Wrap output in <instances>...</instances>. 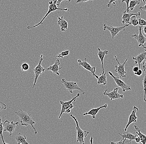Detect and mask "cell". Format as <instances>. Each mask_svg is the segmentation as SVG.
<instances>
[{"instance_id":"6da1fadb","label":"cell","mask_w":146,"mask_h":144,"mask_svg":"<svg viewBox=\"0 0 146 144\" xmlns=\"http://www.w3.org/2000/svg\"><path fill=\"white\" fill-rule=\"evenodd\" d=\"M14 112L20 118L22 126H27L28 125H30L34 130L35 134H37V132L33 126L34 124H35V122L32 119L31 115L27 113V112L23 111L22 109H20L17 112L14 111Z\"/></svg>"},{"instance_id":"7a4b0ae2","label":"cell","mask_w":146,"mask_h":144,"mask_svg":"<svg viewBox=\"0 0 146 144\" xmlns=\"http://www.w3.org/2000/svg\"><path fill=\"white\" fill-rule=\"evenodd\" d=\"M56 1L57 0H53V1H50L49 2V9L47 12L46 13V14H45V16L41 20V21L38 24L35 25L33 26H28L27 27V29H30L31 28H36L39 25H40L43 23L44 20L46 19V17L48 16V15L50 14L52 12H54L55 11H57V10H60V11H69V9L68 8H65V9H61V8H58L57 7V5H56Z\"/></svg>"},{"instance_id":"3957f363","label":"cell","mask_w":146,"mask_h":144,"mask_svg":"<svg viewBox=\"0 0 146 144\" xmlns=\"http://www.w3.org/2000/svg\"><path fill=\"white\" fill-rule=\"evenodd\" d=\"M71 117L74 119L76 124V133H77V139L76 141L80 144H84V138L89 134V132L87 131H84L81 129L79 126L78 121L75 116L73 115H70Z\"/></svg>"},{"instance_id":"277c9868","label":"cell","mask_w":146,"mask_h":144,"mask_svg":"<svg viewBox=\"0 0 146 144\" xmlns=\"http://www.w3.org/2000/svg\"><path fill=\"white\" fill-rule=\"evenodd\" d=\"M61 82L63 84V86L61 88H59L58 91H60L62 88L64 87L66 88L68 93L73 94V91L75 90H78L82 92L83 94H84L85 92L83 90L79 87L78 84L76 82H68L65 79H62Z\"/></svg>"},{"instance_id":"5b68a950","label":"cell","mask_w":146,"mask_h":144,"mask_svg":"<svg viewBox=\"0 0 146 144\" xmlns=\"http://www.w3.org/2000/svg\"><path fill=\"white\" fill-rule=\"evenodd\" d=\"M129 25V24H126L124 26H121V27H113L112 25L108 26L106 24H104V31L108 30L111 33L112 40H114L115 37L119 33L122 31H125V28L128 27Z\"/></svg>"},{"instance_id":"8992f818","label":"cell","mask_w":146,"mask_h":144,"mask_svg":"<svg viewBox=\"0 0 146 144\" xmlns=\"http://www.w3.org/2000/svg\"><path fill=\"white\" fill-rule=\"evenodd\" d=\"M80 94L79 93H78L76 96L73 97L72 99L68 102H64L63 101H60V104L62 105V108H61V112H60V115L58 117L59 119L61 118V116L64 113H65V111L66 109L70 108V109H72L74 107V106L73 105L72 103L73 102H75L76 101V98L80 97Z\"/></svg>"},{"instance_id":"52a82bcc","label":"cell","mask_w":146,"mask_h":144,"mask_svg":"<svg viewBox=\"0 0 146 144\" xmlns=\"http://www.w3.org/2000/svg\"><path fill=\"white\" fill-rule=\"evenodd\" d=\"M43 55H41L40 57V60L39 61V63L37 64V66L33 70L34 72L35 73V80L34 82L33 85V88H34L35 86L36 85V82L37 81L38 77L40 75L42 74V73L44 72H45V69L42 66V62L43 61Z\"/></svg>"},{"instance_id":"ba28073f","label":"cell","mask_w":146,"mask_h":144,"mask_svg":"<svg viewBox=\"0 0 146 144\" xmlns=\"http://www.w3.org/2000/svg\"><path fill=\"white\" fill-rule=\"evenodd\" d=\"M114 57L118 64V65L115 66V72L118 73L119 75L118 77L119 78H124L126 77V76L125 74H126V72L125 69V65L128 60V59H127L125 60L124 63L121 64L119 62L118 59L116 55L114 56Z\"/></svg>"},{"instance_id":"9c48e42d","label":"cell","mask_w":146,"mask_h":144,"mask_svg":"<svg viewBox=\"0 0 146 144\" xmlns=\"http://www.w3.org/2000/svg\"><path fill=\"white\" fill-rule=\"evenodd\" d=\"M77 62H78V65L81 66L82 67H84L85 69L91 72L93 76H94L97 79H98V76L96 74V67L95 66H92L88 63V60L86 58L84 59V61H82L80 59H78L77 60Z\"/></svg>"},{"instance_id":"30bf717a","label":"cell","mask_w":146,"mask_h":144,"mask_svg":"<svg viewBox=\"0 0 146 144\" xmlns=\"http://www.w3.org/2000/svg\"><path fill=\"white\" fill-rule=\"evenodd\" d=\"M108 73L114 79L116 84L119 87H120V88H122L123 92H125L126 91L131 90V88L130 86L128 85L125 83L123 80L120 79V78H119L117 76H115L110 71H109Z\"/></svg>"},{"instance_id":"8fae6325","label":"cell","mask_w":146,"mask_h":144,"mask_svg":"<svg viewBox=\"0 0 146 144\" xmlns=\"http://www.w3.org/2000/svg\"><path fill=\"white\" fill-rule=\"evenodd\" d=\"M142 28L143 27L139 26V33H138V30H137L136 34L130 36V37H134L137 40L139 47L143 46L146 42V37L144 36L142 33Z\"/></svg>"},{"instance_id":"7c38bea8","label":"cell","mask_w":146,"mask_h":144,"mask_svg":"<svg viewBox=\"0 0 146 144\" xmlns=\"http://www.w3.org/2000/svg\"><path fill=\"white\" fill-rule=\"evenodd\" d=\"M19 122H17L14 123L13 121L10 122L8 120L5 121L3 123V131L8 132L9 133V136H11L12 135L15 130V127L18 126Z\"/></svg>"},{"instance_id":"4fadbf2b","label":"cell","mask_w":146,"mask_h":144,"mask_svg":"<svg viewBox=\"0 0 146 144\" xmlns=\"http://www.w3.org/2000/svg\"><path fill=\"white\" fill-rule=\"evenodd\" d=\"M119 88H114L113 90L111 92H108V89L105 90L104 92V95L106 96L111 100H117L119 98H123L124 97V95L121 94H119L118 92Z\"/></svg>"},{"instance_id":"5bb4252c","label":"cell","mask_w":146,"mask_h":144,"mask_svg":"<svg viewBox=\"0 0 146 144\" xmlns=\"http://www.w3.org/2000/svg\"><path fill=\"white\" fill-rule=\"evenodd\" d=\"M139 111V109L137 106H134L133 107V110H132L131 114L130 115L129 117L127 124L126 125L124 131H127L128 127L131 123H136L137 122V120L138 119V117L137 116L136 113L137 112Z\"/></svg>"},{"instance_id":"9a60e30c","label":"cell","mask_w":146,"mask_h":144,"mask_svg":"<svg viewBox=\"0 0 146 144\" xmlns=\"http://www.w3.org/2000/svg\"><path fill=\"white\" fill-rule=\"evenodd\" d=\"M133 15L139 17L141 15V13L139 12L136 13H123L122 16V23L129 24L130 23V18Z\"/></svg>"},{"instance_id":"2e32d148","label":"cell","mask_w":146,"mask_h":144,"mask_svg":"<svg viewBox=\"0 0 146 144\" xmlns=\"http://www.w3.org/2000/svg\"><path fill=\"white\" fill-rule=\"evenodd\" d=\"M132 60H134L136 64H138L139 69L141 67V62L146 59V50L143 52L139 54L136 56H132Z\"/></svg>"},{"instance_id":"e0dca14e","label":"cell","mask_w":146,"mask_h":144,"mask_svg":"<svg viewBox=\"0 0 146 144\" xmlns=\"http://www.w3.org/2000/svg\"><path fill=\"white\" fill-rule=\"evenodd\" d=\"M118 134L124 139V142L125 143V141H126L127 139H129V141L128 142V143L131 144L132 143V140H135V139L136 137H137V135H134L131 133H129L128 131H124V133L123 134L118 133Z\"/></svg>"},{"instance_id":"ac0fdd59","label":"cell","mask_w":146,"mask_h":144,"mask_svg":"<svg viewBox=\"0 0 146 144\" xmlns=\"http://www.w3.org/2000/svg\"><path fill=\"white\" fill-rule=\"evenodd\" d=\"M60 64V61L58 59L56 60L54 64L50 66L47 69V70H50L52 71L53 73L56 74L57 75H60V74L59 73V71L62 68V67H60L59 65Z\"/></svg>"},{"instance_id":"d6986e66","label":"cell","mask_w":146,"mask_h":144,"mask_svg":"<svg viewBox=\"0 0 146 144\" xmlns=\"http://www.w3.org/2000/svg\"><path fill=\"white\" fill-rule=\"evenodd\" d=\"M107 107V104H105L104 105L100 106V107L96 108H93V109L83 114V115H84V116L87 115H92V118H93V119H95V118H96V115L98 113V112H99V111H100V109L103 108H106Z\"/></svg>"},{"instance_id":"ffe728a7","label":"cell","mask_w":146,"mask_h":144,"mask_svg":"<svg viewBox=\"0 0 146 144\" xmlns=\"http://www.w3.org/2000/svg\"><path fill=\"white\" fill-rule=\"evenodd\" d=\"M58 25L60 28L61 31L65 32L68 29V23L64 19L63 16L61 17L57 16Z\"/></svg>"},{"instance_id":"44dd1931","label":"cell","mask_w":146,"mask_h":144,"mask_svg":"<svg viewBox=\"0 0 146 144\" xmlns=\"http://www.w3.org/2000/svg\"><path fill=\"white\" fill-rule=\"evenodd\" d=\"M98 57H99V59L100 61H101V66H102V74H104V57L106 55H107L108 54V50L103 51L102 50H100V48H98Z\"/></svg>"},{"instance_id":"7402d4cb","label":"cell","mask_w":146,"mask_h":144,"mask_svg":"<svg viewBox=\"0 0 146 144\" xmlns=\"http://www.w3.org/2000/svg\"><path fill=\"white\" fill-rule=\"evenodd\" d=\"M15 140L18 144H29L26 140V137L25 134L19 133L15 137Z\"/></svg>"},{"instance_id":"603a6c76","label":"cell","mask_w":146,"mask_h":144,"mask_svg":"<svg viewBox=\"0 0 146 144\" xmlns=\"http://www.w3.org/2000/svg\"><path fill=\"white\" fill-rule=\"evenodd\" d=\"M134 127L135 129L137 130V132H136L138 136L141 139V143L142 144H146V135L143 134V133L141 132V130L139 129L138 127L136 125L134 126Z\"/></svg>"},{"instance_id":"cb8c5ba5","label":"cell","mask_w":146,"mask_h":144,"mask_svg":"<svg viewBox=\"0 0 146 144\" xmlns=\"http://www.w3.org/2000/svg\"><path fill=\"white\" fill-rule=\"evenodd\" d=\"M107 83V78L106 73L100 74L98 76L97 84H102L104 85L106 84Z\"/></svg>"},{"instance_id":"d4e9b609","label":"cell","mask_w":146,"mask_h":144,"mask_svg":"<svg viewBox=\"0 0 146 144\" xmlns=\"http://www.w3.org/2000/svg\"><path fill=\"white\" fill-rule=\"evenodd\" d=\"M141 2V0H131L129 2V10L130 9L131 11H133L136 5H139Z\"/></svg>"},{"instance_id":"484cf974","label":"cell","mask_w":146,"mask_h":144,"mask_svg":"<svg viewBox=\"0 0 146 144\" xmlns=\"http://www.w3.org/2000/svg\"><path fill=\"white\" fill-rule=\"evenodd\" d=\"M137 17L135 15H133L130 18V23H129V25H132L134 26H136L139 25L138 20L137 19Z\"/></svg>"},{"instance_id":"4316f807","label":"cell","mask_w":146,"mask_h":144,"mask_svg":"<svg viewBox=\"0 0 146 144\" xmlns=\"http://www.w3.org/2000/svg\"><path fill=\"white\" fill-rule=\"evenodd\" d=\"M1 117H0V136L1 137L2 140L3 141V144H7L5 142L4 137L3 135V123H2Z\"/></svg>"},{"instance_id":"83f0119b","label":"cell","mask_w":146,"mask_h":144,"mask_svg":"<svg viewBox=\"0 0 146 144\" xmlns=\"http://www.w3.org/2000/svg\"><path fill=\"white\" fill-rule=\"evenodd\" d=\"M69 50H66L64 51H62L61 52L58 53L57 55L56 56V57H58L59 58H63L64 56H67L69 55Z\"/></svg>"},{"instance_id":"f1b7e54d","label":"cell","mask_w":146,"mask_h":144,"mask_svg":"<svg viewBox=\"0 0 146 144\" xmlns=\"http://www.w3.org/2000/svg\"><path fill=\"white\" fill-rule=\"evenodd\" d=\"M145 72V76L142 80V83H143V89L144 91V101L146 102V71Z\"/></svg>"},{"instance_id":"f546056e","label":"cell","mask_w":146,"mask_h":144,"mask_svg":"<svg viewBox=\"0 0 146 144\" xmlns=\"http://www.w3.org/2000/svg\"><path fill=\"white\" fill-rule=\"evenodd\" d=\"M30 68L29 64L27 63H23L21 65V70L24 72H26L28 71Z\"/></svg>"},{"instance_id":"4dcf8cb0","label":"cell","mask_w":146,"mask_h":144,"mask_svg":"<svg viewBox=\"0 0 146 144\" xmlns=\"http://www.w3.org/2000/svg\"><path fill=\"white\" fill-rule=\"evenodd\" d=\"M139 25L140 26L143 27L144 26H146V21L144 19L139 18L138 20Z\"/></svg>"},{"instance_id":"1f68e13d","label":"cell","mask_w":146,"mask_h":144,"mask_svg":"<svg viewBox=\"0 0 146 144\" xmlns=\"http://www.w3.org/2000/svg\"><path fill=\"white\" fill-rule=\"evenodd\" d=\"M7 109V106L4 103L0 101V112L3 110H6Z\"/></svg>"},{"instance_id":"d6a6232c","label":"cell","mask_w":146,"mask_h":144,"mask_svg":"<svg viewBox=\"0 0 146 144\" xmlns=\"http://www.w3.org/2000/svg\"><path fill=\"white\" fill-rule=\"evenodd\" d=\"M130 0H122V3H123L125 2L126 3L127 5V9L124 12V13H129V10L128 7H129V2H130Z\"/></svg>"},{"instance_id":"836d02e7","label":"cell","mask_w":146,"mask_h":144,"mask_svg":"<svg viewBox=\"0 0 146 144\" xmlns=\"http://www.w3.org/2000/svg\"><path fill=\"white\" fill-rule=\"evenodd\" d=\"M118 1L120 2V0H110L109 2L108 3L106 6L108 7H110L111 6V4H113L114 5H116V1Z\"/></svg>"},{"instance_id":"e575fe53","label":"cell","mask_w":146,"mask_h":144,"mask_svg":"<svg viewBox=\"0 0 146 144\" xmlns=\"http://www.w3.org/2000/svg\"><path fill=\"white\" fill-rule=\"evenodd\" d=\"M64 1H68V3H69L72 1V0H57V1H56V5H57V6H59L61 3Z\"/></svg>"},{"instance_id":"d590c367","label":"cell","mask_w":146,"mask_h":144,"mask_svg":"<svg viewBox=\"0 0 146 144\" xmlns=\"http://www.w3.org/2000/svg\"><path fill=\"white\" fill-rule=\"evenodd\" d=\"M134 74L135 75L137 76H140L142 74V71L140 69H139L136 72L134 73Z\"/></svg>"},{"instance_id":"8d00e7d4","label":"cell","mask_w":146,"mask_h":144,"mask_svg":"<svg viewBox=\"0 0 146 144\" xmlns=\"http://www.w3.org/2000/svg\"><path fill=\"white\" fill-rule=\"evenodd\" d=\"M124 139H123V138H122V139H121V141H119V142H111L110 143L111 144H124Z\"/></svg>"},{"instance_id":"74e56055","label":"cell","mask_w":146,"mask_h":144,"mask_svg":"<svg viewBox=\"0 0 146 144\" xmlns=\"http://www.w3.org/2000/svg\"><path fill=\"white\" fill-rule=\"evenodd\" d=\"M94 1V0H77V1H76V3H84V2H86L88 1Z\"/></svg>"},{"instance_id":"f35d334b","label":"cell","mask_w":146,"mask_h":144,"mask_svg":"<svg viewBox=\"0 0 146 144\" xmlns=\"http://www.w3.org/2000/svg\"><path fill=\"white\" fill-rule=\"evenodd\" d=\"M139 69H139V67L138 66H135L133 67L132 70H133V72L135 73L137 72Z\"/></svg>"},{"instance_id":"ab89813d","label":"cell","mask_w":146,"mask_h":144,"mask_svg":"<svg viewBox=\"0 0 146 144\" xmlns=\"http://www.w3.org/2000/svg\"><path fill=\"white\" fill-rule=\"evenodd\" d=\"M135 140L137 143H141V139H140V138H139V137H137Z\"/></svg>"},{"instance_id":"60d3db41","label":"cell","mask_w":146,"mask_h":144,"mask_svg":"<svg viewBox=\"0 0 146 144\" xmlns=\"http://www.w3.org/2000/svg\"><path fill=\"white\" fill-rule=\"evenodd\" d=\"M139 9L141 11H146V3L145 5L143 6H140L139 8Z\"/></svg>"},{"instance_id":"b9f144b4","label":"cell","mask_w":146,"mask_h":144,"mask_svg":"<svg viewBox=\"0 0 146 144\" xmlns=\"http://www.w3.org/2000/svg\"><path fill=\"white\" fill-rule=\"evenodd\" d=\"M142 68H143V70L145 71L146 70V61L144 62L143 63V65H142Z\"/></svg>"},{"instance_id":"7bdbcfd3","label":"cell","mask_w":146,"mask_h":144,"mask_svg":"<svg viewBox=\"0 0 146 144\" xmlns=\"http://www.w3.org/2000/svg\"><path fill=\"white\" fill-rule=\"evenodd\" d=\"M143 31H144V33L146 35V26H145V27L143 28Z\"/></svg>"},{"instance_id":"ee69618b","label":"cell","mask_w":146,"mask_h":144,"mask_svg":"<svg viewBox=\"0 0 146 144\" xmlns=\"http://www.w3.org/2000/svg\"><path fill=\"white\" fill-rule=\"evenodd\" d=\"M93 137H91V139H90V143L93 144Z\"/></svg>"},{"instance_id":"f6af8a7d","label":"cell","mask_w":146,"mask_h":144,"mask_svg":"<svg viewBox=\"0 0 146 144\" xmlns=\"http://www.w3.org/2000/svg\"><path fill=\"white\" fill-rule=\"evenodd\" d=\"M142 49H146V43H145L142 46Z\"/></svg>"},{"instance_id":"bcb514c9","label":"cell","mask_w":146,"mask_h":144,"mask_svg":"<svg viewBox=\"0 0 146 144\" xmlns=\"http://www.w3.org/2000/svg\"><path fill=\"white\" fill-rule=\"evenodd\" d=\"M141 1H142L144 3H146V0H141Z\"/></svg>"}]
</instances>
